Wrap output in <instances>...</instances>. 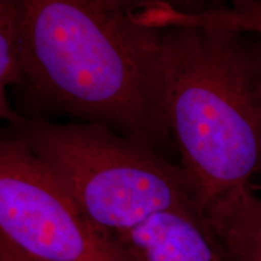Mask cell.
<instances>
[{"label":"cell","mask_w":261,"mask_h":261,"mask_svg":"<svg viewBox=\"0 0 261 261\" xmlns=\"http://www.w3.org/2000/svg\"><path fill=\"white\" fill-rule=\"evenodd\" d=\"M254 2L257 3V4H259V5H261V0H254Z\"/></svg>","instance_id":"11"},{"label":"cell","mask_w":261,"mask_h":261,"mask_svg":"<svg viewBox=\"0 0 261 261\" xmlns=\"http://www.w3.org/2000/svg\"><path fill=\"white\" fill-rule=\"evenodd\" d=\"M24 44L32 106L98 122L159 149L171 142L161 103L162 28L114 0H10Z\"/></svg>","instance_id":"2"},{"label":"cell","mask_w":261,"mask_h":261,"mask_svg":"<svg viewBox=\"0 0 261 261\" xmlns=\"http://www.w3.org/2000/svg\"><path fill=\"white\" fill-rule=\"evenodd\" d=\"M0 234L42 261H128L9 129L0 143Z\"/></svg>","instance_id":"4"},{"label":"cell","mask_w":261,"mask_h":261,"mask_svg":"<svg viewBox=\"0 0 261 261\" xmlns=\"http://www.w3.org/2000/svg\"><path fill=\"white\" fill-rule=\"evenodd\" d=\"M9 130L107 232H125L160 212H197L180 165L106 125L23 116Z\"/></svg>","instance_id":"3"},{"label":"cell","mask_w":261,"mask_h":261,"mask_svg":"<svg viewBox=\"0 0 261 261\" xmlns=\"http://www.w3.org/2000/svg\"><path fill=\"white\" fill-rule=\"evenodd\" d=\"M24 76V44L17 11L10 0H0V114L16 125L23 115L10 106L6 90L22 89Z\"/></svg>","instance_id":"6"},{"label":"cell","mask_w":261,"mask_h":261,"mask_svg":"<svg viewBox=\"0 0 261 261\" xmlns=\"http://www.w3.org/2000/svg\"><path fill=\"white\" fill-rule=\"evenodd\" d=\"M227 261H261V196L219 242Z\"/></svg>","instance_id":"7"},{"label":"cell","mask_w":261,"mask_h":261,"mask_svg":"<svg viewBox=\"0 0 261 261\" xmlns=\"http://www.w3.org/2000/svg\"><path fill=\"white\" fill-rule=\"evenodd\" d=\"M162 29L163 115L197 212L219 244L259 197L261 37Z\"/></svg>","instance_id":"1"},{"label":"cell","mask_w":261,"mask_h":261,"mask_svg":"<svg viewBox=\"0 0 261 261\" xmlns=\"http://www.w3.org/2000/svg\"><path fill=\"white\" fill-rule=\"evenodd\" d=\"M0 261H42L38 257L29 255L10 242L8 238L0 234Z\"/></svg>","instance_id":"10"},{"label":"cell","mask_w":261,"mask_h":261,"mask_svg":"<svg viewBox=\"0 0 261 261\" xmlns=\"http://www.w3.org/2000/svg\"><path fill=\"white\" fill-rule=\"evenodd\" d=\"M192 27L220 28L261 35V5L254 0H234L225 8L185 17Z\"/></svg>","instance_id":"8"},{"label":"cell","mask_w":261,"mask_h":261,"mask_svg":"<svg viewBox=\"0 0 261 261\" xmlns=\"http://www.w3.org/2000/svg\"><path fill=\"white\" fill-rule=\"evenodd\" d=\"M113 236L128 261H227L195 211L160 212Z\"/></svg>","instance_id":"5"},{"label":"cell","mask_w":261,"mask_h":261,"mask_svg":"<svg viewBox=\"0 0 261 261\" xmlns=\"http://www.w3.org/2000/svg\"><path fill=\"white\" fill-rule=\"evenodd\" d=\"M120 8L137 12L152 6H166L181 14L196 15L211 10L225 8L234 0H114Z\"/></svg>","instance_id":"9"}]
</instances>
